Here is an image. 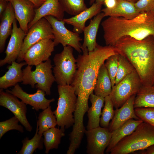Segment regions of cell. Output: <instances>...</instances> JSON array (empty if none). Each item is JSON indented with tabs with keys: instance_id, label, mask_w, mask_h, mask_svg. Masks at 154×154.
Segmentation results:
<instances>
[{
	"instance_id": "6da1fadb",
	"label": "cell",
	"mask_w": 154,
	"mask_h": 154,
	"mask_svg": "<svg viewBox=\"0 0 154 154\" xmlns=\"http://www.w3.org/2000/svg\"><path fill=\"white\" fill-rule=\"evenodd\" d=\"M82 52L76 59L77 70L70 85L74 90L77 101L86 103L94 91L100 67L108 57L117 53L112 46L98 44L93 51L86 49Z\"/></svg>"
},
{
	"instance_id": "60d3db41",
	"label": "cell",
	"mask_w": 154,
	"mask_h": 154,
	"mask_svg": "<svg viewBox=\"0 0 154 154\" xmlns=\"http://www.w3.org/2000/svg\"><path fill=\"white\" fill-rule=\"evenodd\" d=\"M32 3L36 8L40 7L45 2V0H28Z\"/></svg>"
},
{
	"instance_id": "d590c367",
	"label": "cell",
	"mask_w": 154,
	"mask_h": 154,
	"mask_svg": "<svg viewBox=\"0 0 154 154\" xmlns=\"http://www.w3.org/2000/svg\"><path fill=\"white\" fill-rule=\"evenodd\" d=\"M135 111L140 119L154 127V108H135Z\"/></svg>"
},
{
	"instance_id": "b9f144b4",
	"label": "cell",
	"mask_w": 154,
	"mask_h": 154,
	"mask_svg": "<svg viewBox=\"0 0 154 154\" xmlns=\"http://www.w3.org/2000/svg\"><path fill=\"white\" fill-rule=\"evenodd\" d=\"M105 0H90L89 4L92 5L94 3H97L102 5L104 4Z\"/></svg>"
},
{
	"instance_id": "1f68e13d",
	"label": "cell",
	"mask_w": 154,
	"mask_h": 154,
	"mask_svg": "<svg viewBox=\"0 0 154 154\" xmlns=\"http://www.w3.org/2000/svg\"><path fill=\"white\" fill-rule=\"evenodd\" d=\"M104 103L100 117V125L101 127L108 128L110 122L114 116V106L109 96L104 98Z\"/></svg>"
},
{
	"instance_id": "7402d4cb",
	"label": "cell",
	"mask_w": 154,
	"mask_h": 154,
	"mask_svg": "<svg viewBox=\"0 0 154 154\" xmlns=\"http://www.w3.org/2000/svg\"><path fill=\"white\" fill-rule=\"evenodd\" d=\"M27 64L25 61L19 63L12 62L11 65L7 66L8 71L0 78V88L6 89L22 82L23 71L22 68Z\"/></svg>"
},
{
	"instance_id": "ab89813d",
	"label": "cell",
	"mask_w": 154,
	"mask_h": 154,
	"mask_svg": "<svg viewBox=\"0 0 154 154\" xmlns=\"http://www.w3.org/2000/svg\"><path fill=\"white\" fill-rule=\"evenodd\" d=\"M117 0H105L104 4L108 8H112L116 5Z\"/></svg>"
},
{
	"instance_id": "ffe728a7",
	"label": "cell",
	"mask_w": 154,
	"mask_h": 154,
	"mask_svg": "<svg viewBox=\"0 0 154 154\" xmlns=\"http://www.w3.org/2000/svg\"><path fill=\"white\" fill-rule=\"evenodd\" d=\"M101 12L104 13L105 17H122L127 19L134 18L140 13L136 8L134 3L126 0H117L114 7H106Z\"/></svg>"
},
{
	"instance_id": "ba28073f",
	"label": "cell",
	"mask_w": 154,
	"mask_h": 154,
	"mask_svg": "<svg viewBox=\"0 0 154 154\" xmlns=\"http://www.w3.org/2000/svg\"><path fill=\"white\" fill-rule=\"evenodd\" d=\"M135 70L112 87L109 95L116 109L122 106L132 96L136 95L142 86Z\"/></svg>"
},
{
	"instance_id": "5b68a950",
	"label": "cell",
	"mask_w": 154,
	"mask_h": 154,
	"mask_svg": "<svg viewBox=\"0 0 154 154\" xmlns=\"http://www.w3.org/2000/svg\"><path fill=\"white\" fill-rule=\"evenodd\" d=\"M59 98L56 109L53 112L57 125L65 129L73 126L74 119L73 114L75 111L77 96L71 85H58Z\"/></svg>"
},
{
	"instance_id": "f6af8a7d",
	"label": "cell",
	"mask_w": 154,
	"mask_h": 154,
	"mask_svg": "<svg viewBox=\"0 0 154 154\" xmlns=\"http://www.w3.org/2000/svg\"><path fill=\"white\" fill-rule=\"evenodd\" d=\"M153 86H154V85H153Z\"/></svg>"
},
{
	"instance_id": "603a6c76",
	"label": "cell",
	"mask_w": 154,
	"mask_h": 154,
	"mask_svg": "<svg viewBox=\"0 0 154 154\" xmlns=\"http://www.w3.org/2000/svg\"><path fill=\"white\" fill-rule=\"evenodd\" d=\"M0 25V52L5 48L6 40L11 35L12 26L16 19L13 7L11 3L8 2L6 8L1 17Z\"/></svg>"
},
{
	"instance_id": "d4e9b609",
	"label": "cell",
	"mask_w": 154,
	"mask_h": 154,
	"mask_svg": "<svg viewBox=\"0 0 154 154\" xmlns=\"http://www.w3.org/2000/svg\"><path fill=\"white\" fill-rule=\"evenodd\" d=\"M143 121L141 119H130L119 127L112 131V137L106 153H110L111 149L119 141L131 133Z\"/></svg>"
},
{
	"instance_id": "484cf974",
	"label": "cell",
	"mask_w": 154,
	"mask_h": 154,
	"mask_svg": "<svg viewBox=\"0 0 154 154\" xmlns=\"http://www.w3.org/2000/svg\"><path fill=\"white\" fill-rule=\"evenodd\" d=\"M112 89L111 80L104 64L100 67L98 73L94 90V94L105 98L109 96Z\"/></svg>"
},
{
	"instance_id": "4316f807",
	"label": "cell",
	"mask_w": 154,
	"mask_h": 154,
	"mask_svg": "<svg viewBox=\"0 0 154 154\" xmlns=\"http://www.w3.org/2000/svg\"><path fill=\"white\" fill-rule=\"evenodd\" d=\"M64 130L62 128L54 127L43 133V142L46 154H48L50 150L58 148L62 138L65 135Z\"/></svg>"
},
{
	"instance_id": "f546056e",
	"label": "cell",
	"mask_w": 154,
	"mask_h": 154,
	"mask_svg": "<svg viewBox=\"0 0 154 154\" xmlns=\"http://www.w3.org/2000/svg\"><path fill=\"white\" fill-rule=\"evenodd\" d=\"M38 126L37 123L36 133L33 137L29 139L26 137L22 141L23 146L18 154H32L37 149L41 150L43 148L42 135L38 133Z\"/></svg>"
},
{
	"instance_id": "83f0119b",
	"label": "cell",
	"mask_w": 154,
	"mask_h": 154,
	"mask_svg": "<svg viewBox=\"0 0 154 154\" xmlns=\"http://www.w3.org/2000/svg\"><path fill=\"white\" fill-rule=\"evenodd\" d=\"M134 106L135 108H154V86L142 85L136 95Z\"/></svg>"
},
{
	"instance_id": "44dd1931",
	"label": "cell",
	"mask_w": 154,
	"mask_h": 154,
	"mask_svg": "<svg viewBox=\"0 0 154 154\" xmlns=\"http://www.w3.org/2000/svg\"><path fill=\"white\" fill-rule=\"evenodd\" d=\"M104 17V13L100 12L91 20L89 25L84 28L82 51L87 49L88 52H91L96 47L98 44L96 41L97 33L100 23Z\"/></svg>"
},
{
	"instance_id": "e575fe53",
	"label": "cell",
	"mask_w": 154,
	"mask_h": 154,
	"mask_svg": "<svg viewBox=\"0 0 154 154\" xmlns=\"http://www.w3.org/2000/svg\"><path fill=\"white\" fill-rule=\"evenodd\" d=\"M118 54L112 55L106 60L104 65L110 78L112 87L115 84L118 67Z\"/></svg>"
},
{
	"instance_id": "8992f818",
	"label": "cell",
	"mask_w": 154,
	"mask_h": 154,
	"mask_svg": "<svg viewBox=\"0 0 154 154\" xmlns=\"http://www.w3.org/2000/svg\"><path fill=\"white\" fill-rule=\"evenodd\" d=\"M53 66L49 58L44 62L35 66L34 71L32 70V66L28 65L23 70L22 84H29L34 88L40 89L46 94L50 95V89L55 79L53 74Z\"/></svg>"
},
{
	"instance_id": "2e32d148",
	"label": "cell",
	"mask_w": 154,
	"mask_h": 154,
	"mask_svg": "<svg viewBox=\"0 0 154 154\" xmlns=\"http://www.w3.org/2000/svg\"><path fill=\"white\" fill-rule=\"evenodd\" d=\"M14 8L16 19L21 28L27 34L29 31L28 25L33 19L35 7L28 0H10Z\"/></svg>"
},
{
	"instance_id": "836d02e7",
	"label": "cell",
	"mask_w": 154,
	"mask_h": 154,
	"mask_svg": "<svg viewBox=\"0 0 154 154\" xmlns=\"http://www.w3.org/2000/svg\"><path fill=\"white\" fill-rule=\"evenodd\" d=\"M18 119L15 116L5 121L0 122V139L7 132L16 130L21 133L24 132L23 127L18 124Z\"/></svg>"
},
{
	"instance_id": "ac0fdd59",
	"label": "cell",
	"mask_w": 154,
	"mask_h": 154,
	"mask_svg": "<svg viewBox=\"0 0 154 154\" xmlns=\"http://www.w3.org/2000/svg\"><path fill=\"white\" fill-rule=\"evenodd\" d=\"M102 5L94 3L79 14L70 18H64L62 20L65 23L72 26L73 31L80 34L83 32L86 21L101 12Z\"/></svg>"
},
{
	"instance_id": "4dcf8cb0",
	"label": "cell",
	"mask_w": 154,
	"mask_h": 154,
	"mask_svg": "<svg viewBox=\"0 0 154 154\" xmlns=\"http://www.w3.org/2000/svg\"><path fill=\"white\" fill-rule=\"evenodd\" d=\"M64 12L74 16L88 8L84 0H59Z\"/></svg>"
},
{
	"instance_id": "7bdbcfd3",
	"label": "cell",
	"mask_w": 154,
	"mask_h": 154,
	"mask_svg": "<svg viewBox=\"0 0 154 154\" xmlns=\"http://www.w3.org/2000/svg\"><path fill=\"white\" fill-rule=\"evenodd\" d=\"M129 2H131V3H135L137 2L139 0H126Z\"/></svg>"
},
{
	"instance_id": "ee69618b",
	"label": "cell",
	"mask_w": 154,
	"mask_h": 154,
	"mask_svg": "<svg viewBox=\"0 0 154 154\" xmlns=\"http://www.w3.org/2000/svg\"><path fill=\"white\" fill-rule=\"evenodd\" d=\"M6 1H7L8 2H10V0H5Z\"/></svg>"
},
{
	"instance_id": "e0dca14e",
	"label": "cell",
	"mask_w": 154,
	"mask_h": 154,
	"mask_svg": "<svg viewBox=\"0 0 154 154\" xmlns=\"http://www.w3.org/2000/svg\"><path fill=\"white\" fill-rule=\"evenodd\" d=\"M136 95L132 96L122 106L115 110L114 116L108 127L110 131L118 128L130 119H140L135 114L134 106Z\"/></svg>"
},
{
	"instance_id": "52a82bcc",
	"label": "cell",
	"mask_w": 154,
	"mask_h": 154,
	"mask_svg": "<svg viewBox=\"0 0 154 154\" xmlns=\"http://www.w3.org/2000/svg\"><path fill=\"white\" fill-rule=\"evenodd\" d=\"M73 48L69 45L64 47L62 51L53 58V72L58 85H70L73 81L77 70Z\"/></svg>"
},
{
	"instance_id": "7a4b0ae2",
	"label": "cell",
	"mask_w": 154,
	"mask_h": 154,
	"mask_svg": "<svg viewBox=\"0 0 154 154\" xmlns=\"http://www.w3.org/2000/svg\"><path fill=\"white\" fill-rule=\"evenodd\" d=\"M113 46L133 65L143 85H154V35L140 40L124 37Z\"/></svg>"
},
{
	"instance_id": "cb8c5ba5",
	"label": "cell",
	"mask_w": 154,
	"mask_h": 154,
	"mask_svg": "<svg viewBox=\"0 0 154 154\" xmlns=\"http://www.w3.org/2000/svg\"><path fill=\"white\" fill-rule=\"evenodd\" d=\"M89 99L91 106L87 112L88 118L87 130L100 126L102 109L104 102V98L97 96L93 93L90 94Z\"/></svg>"
},
{
	"instance_id": "f1b7e54d",
	"label": "cell",
	"mask_w": 154,
	"mask_h": 154,
	"mask_svg": "<svg viewBox=\"0 0 154 154\" xmlns=\"http://www.w3.org/2000/svg\"><path fill=\"white\" fill-rule=\"evenodd\" d=\"M37 123L38 126V133L43 135L48 129L57 125L56 117L49 106L40 112L38 117Z\"/></svg>"
},
{
	"instance_id": "d6a6232c",
	"label": "cell",
	"mask_w": 154,
	"mask_h": 154,
	"mask_svg": "<svg viewBox=\"0 0 154 154\" xmlns=\"http://www.w3.org/2000/svg\"><path fill=\"white\" fill-rule=\"evenodd\" d=\"M118 54V67L115 84H117L135 70L133 65L126 58Z\"/></svg>"
},
{
	"instance_id": "8d00e7d4",
	"label": "cell",
	"mask_w": 154,
	"mask_h": 154,
	"mask_svg": "<svg viewBox=\"0 0 154 154\" xmlns=\"http://www.w3.org/2000/svg\"><path fill=\"white\" fill-rule=\"evenodd\" d=\"M134 5L139 13L154 12V0H139Z\"/></svg>"
},
{
	"instance_id": "3957f363",
	"label": "cell",
	"mask_w": 154,
	"mask_h": 154,
	"mask_svg": "<svg viewBox=\"0 0 154 154\" xmlns=\"http://www.w3.org/2000/svg\"><path fill=\"white\" fill-rule=\"evenodd\" d=\"M101 25L106 45L113 46L120 38L125 36L142 40L154 35V12L140 13L131 19L109 17Z\"/></svg>"
},
{
	"instance_id": "4fadbf2b",
	"label": "cell",
	"mask_w": 154,
	"mask_h": 154,
	"mask_svg": "<svg viewBox=\"0 0 154 154\" xmlns=\"http://www.w3.org/2000/svg\"><path fill=\"white\" fill-rule=\"evenodd\" d=\"M3 89H0V106L11 111L19 120L26 130L31 132L32 127L28 121L26 116V105L19 101L16 96Z\"/></svg>"
},
{
	"instance_id": "5bb4252c",
	"label": "cell",
	"mask_w": 154,
	"mask_h": 154,
	"mask_svg": "<svg viewBox=\"0 0 154 154\" xmlns=\"http://www.w3.org/2000/svg\"><path fill=\"white\" fill-rule=\"evenodd\" d=\"M6 91L20 99L26 105L32 106L37 111L45 109L55 101L54 98L47 99L45 96V92L40 89H38L34 94H28L24 91L18 84L11 90H7Z\"/></svg>"
},
{
	"instance_id": "8fae6325",
	"label": "cell",
	"mask_w": 154,
	"mask_h": 154,
	"mask_svg": "<svg viewBox=\"0 0 154 154\" xmlns=\"http://www.w3.org/2000/svg\"><path fill=\"white\" fill-rule=\"evenodd\" d=\"M87 141L86 152L88 154H104L109 145L112 132L108 128L100 126L85 130Z\"/></svg>"
},
{
	"instance_id": "7c38bea8",
	"label": "cell",
	"mask_w": 154,
	"mask_h": 154,
	"mask_svg": "<svg viewBox=\"0 0 154 154\" xmlns=\"http://www.w3.org/2000/svg\"><path fill=\"white\" fill-rule=\"evenodd\" d=\"M52 39H43L31 46L25 53L23 60L27 65L36 66L49 58L55 46Z\"/></svg>"
},
{
	"instance_id": "9c48e42d",
	"label": "cell",
	"mask_w": 154,
	"mask_h": 154,
	"mask_svg": "<svg viewBox=\"0 0 154 154\" xmlns=\"http://www.w3.org/2000/svg\"><path fill=\"white\" fill-rule=\"evenodd\" d=\"M50 23L54 35L53 42L55 46L61 44L63 47L70 46L77 52H82L80 42L82 40L79 34L67 29L65 26V22L60 21L54 17L48 15L44 17Z\"/></svg>"
},
{
	"instance_id": "d6986e66",
	"label": "cell",
	"mask_w": 154,
	"mask_h": 154,
	"mask_svg": "<svg viewBox=\"0 0 154 154\" xmlns=\"http://www.w3.org/2000/svg\"><path fill=\"white\" fill-rule=\"evenodd\" d=\"M35 17L28 25L29 29L38 20L47 16H52L60 21L64 19V12L59 0H45L40 7L35 8Z\"/></svg>"
},
{
	"instance_id": "9a60e30c",
	"label": "cell",
	"mask_w": 154,
	"mask_h": 154,
	"mask_svg": "<svg viewBox=\"0 0 154 154\" xmlns=\"http://www.w3.org/2000/svg\"><path fill=\"white\" fill-rule=\"evenodd\" d=\"M17 20L13 23L11 38L5 52V57L0 60V66L8 64H11L18 58L21 50L24 38L26 35L20 27H18Z\"/></svg>"
},
{
	"instance_id": "30bf717a",
	"label": "cell",
	"mask_w": 154,
	"mask_h": 154,
	"mask_svg": "<svg viewBox=\"0 0 154 154\" xmlns=\"http://www.w3.org/2000/svg\"><path fill=\"white\" fill-rule=\"evenodd\" d=\"M48 38L53 40L54 35L50 23L46 18L43 17L29 29L24 38L22 48L17 62L19 63L24 60L25 53L31 46L40 40Z\"/></svg>"
},
{
	"instance_id": "74e56055",
	"label": "cell",
	"mask_w": 154,
	"mask_h": 154,
	"mask_svg": "<svg viewBox=\"0 0 154 154\" xmlns=\"http://www.w3.org/2000/svg\"><path fill=\"white\" fill-rule=\"evenodd\" d=\"M8 2L5 0H0V17H1L5 11Z\"/></svg>"
},
{
	"instance_id": "277c9868",
	"label": "cell",
	"mask_w": 154,
	"mask_h": 154,
	"mask_svg": "<svg viewBox=\"0 0 154 154\" xmlns=\"http://www.w3.org/2000/svg\"><path fill=\"white\" fill-rule=\"evenodd\" d=\"M154 144V127L143 121L130 134L111 150V154H128L146 149Z\"/></svg>"
},
{
	"instance_id": "f35d334b",
	"label": "cell",
	"mask_w": 154,
	"mask_h": 154,
	"mask_svg": "<svg viewBox=\"0 0 154 154\" xmlns=\"http://www.w3.org/2000/svg\"><path fill=\"white\" fill-rule=\"evenodd\" d=\"M140 153L141 154H154V144L145 150L140 151Z\"/></svg>"
}]
</instances>
